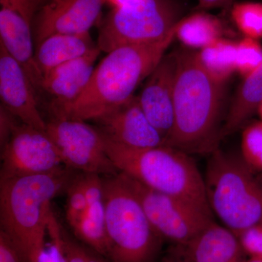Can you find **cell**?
I'll return each mask as SVG.
<instances>
[{
  "mask_svg": "<svg viewBox=\"0 0 262 262\" xmlns=\"http://www.w3.org/2000/svg\"><path fill=\"white\" fill-rule=\"evenodd\" d=\"M174 125L165 145L187 154H211L218 149L224 85L205 70L198 52L177 51Z\"/></svg>",
  "mask_w": 262,
  "mask_h": 262,
  "instance_id": "6da1fadb",
  "label": "cell"
},
{
  "mask_svg": "<svg viewBox=\"0 0 262 262\" xmlns=\"http://www.w3.org/2000/svg\"><path fill=\"white\" fill-rule=\"evenodd\" d=\"M72 170L63 166L49 173L0 180L1 232L24 262H37L46 247L53 215L51 202L75 178Z\"/></svg>",
  "mask_w": 262,
  "mask_h": 262,
  "instance_id": "7a4b0ae2",
  "label": "cell"
},
{
  "mask_svg": "<svg viewBox=\"0 0 262 262\" xmlns=\"http://www.w3.org/2000/svg\"><path fill=\"white\" fill-rule=\"evenodd\" d=\"M175 38L174 31L160 42L124 46L108 52L95 67L82 96L52 117L94 121L127 102L161 61Z\"/></svg>",
  "mask_w": 262,
  "mask_h": 262,
  "instance_id": "3957f363",
  "label": "cell"
},
{
  "mask_svg": "<svg viewBox=\"0 0 262 262\" xmlns=\"http://www.w3.org/2000/svg\"><path fill=\"white\" fill-rule=\"evenodd\" d=\"M102 136L106 154L119 173L150 189L178 196L211 211L204 177L190 155L167 145L134 149Z\"/></svg>",
  "mask_w": 262,
  "mask_h": 262,
  "instance_id": "277c9868",
  "label": "cell"
},
{
  "mask_svg": "<svg viewBox=\"0 0 262 262\" xmlns=\"http://www.w3.org/2000/svg\"><path fill=\"white\" fill-rule=\"evenodd\" d=\"M241 155L211 153L204 177L207 202L224 227L237 235L262 223V178Z\"/></svg>",
  "mask_w": 262,
  "mask_h": 262,
  "instance_id": "5b68a950",
  "label": "cell"
},
{
  "mask_svg": "<svg viewBox=\"0 0 262 262\" xmlns=\"http://www.w3.org/2000/svg\"><path fill=\"white\" fill-rule=\"evenodd\" d=\"M108 258L113 262H151L160 236L120 173L105 177Z\"/></svg>",
  "mask_w": 262,
  "mask_h": 262,
  "instance_id": "8992f818",
  "label": "cell"
},
{
  "mask_svg": "<svg viewBox=\"0 0 262 262\" xmlns=\"http://www.w3.org/2000/svg\"><path fill=\"white\" fill-rule=\"evenodd\" d=\"M179 20L167 0H130L114 7L101 24L96 43L106 53L124 46L153 44L172 34Z\"/></svg>",
  "mask_w": 262,
  "mask_h": 262,
  "instance_id": "52a82bcc",
  "label": "cell"
},
{
  "mask_svg": "<svg viewBox=\"0 0 262 262\" xmlns=\"http://www.w3.org/2000/svg\"><path fill=\"white\" fill-rule=\"evenodd\" d=\"M140 202L151 227L160 237L184 246L214 221L209 210L146 187L120 173Z\"/></svg>",
  "mask_w": 262,
  "mask_h": 262,
  "instance_id": "ba28073f",
  "label": "cell"
},
{
  "mask_svg": "<svg viewBox=\"0 0 262 262\" xmlns=\"http://www.w3.org/2000/svg\"><path fill=\"white\" fill-rule=\"evenodd\" d=\"M46 122V134L59 151L65 167L104 177L119 173L106 154L98 127L85 121L56 117Z\"/></svg>",
  "mask_w": 262,
  "mask_h": 262,
  "instance_id": "9c48e42d",
  "label": "cell"
},
{
  "mask_svg": "<svg viewBox=\"0 0 262 262\" xmlns=\"http://www.w3.org/2000/svg\"><path fill=\"white\" fill-rule=\"evenodd\" d=\"M1 146L0 180L49 173L65 166L46 131L22 122Z\"/></svg>",
  "mask_w": 262,
  "mask_h": 262,
  "instance_id": "30bf717a",
  "label": "cell"
},
{
  "mask_svg": "<svg viewBox=\"0 0 262 262\" xmlns=\"http://www.w3.org/2000/svg\"><path fill=\"white\" fill-rule=\"evenodd\" d=\"M177 66V52L165 54L146 78L142 91L137 96L148 120L163 136L165 142L174 125Z\"/></svg>",
  "mask_w": 262,
  "mask_h": 262,
  "instance_id": "8fae6325",
  "label": "cell"
},
{
  "mask_svg": "<svg viewBox=\"0 0 262 262\" xmlns=\"http://www.w3.org/2000/svg\"><path fill=\"white\" fill-rule=\"evenodd\" d=\"M107 0H50L38 14L36 46L53 34L89 33Z\"/></svg>",
  "mask_w": 262,
  "mask_h": 262,
  "instance_id": "7c38bea8",
  "label": "cell"
},
{
  "mask_svg": "<svg viewBox=\"0 0 262 262\" xmlns=\"http://www.w3.org/2000/svg\"><path fill=\"white\" fill-rule=\"evenodd\" d=\"M94 121L106 138L127 147L165 145V138L148 120L136 96Z\"/></svg>",
  "mask_w": 262,
  "mask_h": 262,
  "instance_id": "4fadbf2b",
  "label": "cell"
},
{
  "mask_svg": "<svg viewBox=\"0 0 262 262\" xmlns=\"http://www.w3.org/2000/svg\"><path fill=\"white\" fill-rule=\"evenodd\" d=\"M1 106L22 123L46 131L39 112L37 93L23 68L0 46Z\"/></svg>",
  "mask_w": 262,
  "mask_h": 262,
  "instance_id": "5bb4252c",
  "label": "cell"
},
{
  "mask_svg": "<svg viewBox=\"0 0 262 262\" xmlns=\"http://www.w3.org/2000/svg\"><path fill=\"white\" fill-rule=\"evenodd\" d=\"M98 48L58 66L43 76L42 92L52 97V115L75 102L87 88L101 53Z\"/></svg>",
  "mask_w": 262,
  "mask_h": 262,
  "instance_id": "9a60e30c",
  "label": "cell"
},
{
  "mask_svg": "<svg viewBox=\"0 0 262 262\" xmlns=\"http://www.w3.org/2000/svg\"><path fill=\"white\" fill-rule=\"evenodd\" d=\"M0 46L23 68L37 94L42 92L43 75L36 63L30 23L3 7L0 10Z\"/></svg>",
  "mask_w": 262,
  "mask_h": 262,
  "instance_id": "2e32d148",
  "label": "cell"
},
{
  "mask_svg": "<svg viewBox=\"0 0 262 262\" xmlns=\"http://www.w3.org/2000/svg\"><path fill=\"white\" fill-rule=\"evenodd\" d=\"M189 262H246L235 234L213 222L184 246Z\"/></svg>",
  "mask_w": 262,
  "mask_h": 262,
  "instance_id": "e0dca14e",
  "label": "cell"
},
{
  "mask_svg": "<svg viewBox=\"0 0 262 262\" xmlns=\"http://www.w3.org/2000/svg\"><path fill=\"white\" fill-rule=\"evenodd\" d=\"M98 48L89 33L53 34L37 45L35 60L44 76L58 66L84 56Z\"/></svg>",
  "mask_w": 262,
  "mask_h": 262,
  "instance_id": "ac0fdd59",
  "label": "cell"
},
{
  "mask_svg": "<svg viewBox=\"0 0 262 262\" xmlns=\"http://www.w3.org/2000/svg\"><path fill=\"white\" fill-rule=\"evenodd\" d=\"M262 101V65L252 74L244 77L232 100L221 139L232 135L247 122Z\"/></svg>",
  "mask_w": 262,
  "mask_h": 262,
  "instance_id": "d6986e66",
  "label": "cell"
},
{
  "mask_svg": "<svg viewBox=\"0 0 262 262\" xmlns=\"http://www.w3.org/2000/svg\"><path fill=\"white\" fill-rule=\"evenodd\" d=\"M223 27L218 18L205 13H196L179 20L176 25V38L192 49H203L222 37Z\"/></svg>",
  "mask_w": 262,
  "mask_h": 262,
  "instance_id": "ffe728a7",
  "label": "cell"
},
{
  "mask_svg": "<svg viewBox=\"0 0 262 262\" xmlns=\"http://www.w3.org/2000/svg\"><path fill=\"white\" fill-rule=\"evenodd\" d=\"M236 47L237 42L220 38L198 52V59L211 77L225 84L236 72Z\"/></svg>",
  "mask_w": 262,
  "mask_h": 262,
  "instance_id": "44dd1931",
  "label": "cell"
},
{
  "mask_svg": "<svg viewBox=\"0 0 262 262\" xmlns=\"http://www.w3.org/2000/svg\"><path fill=\"white\" fill-rule=\"evenodd\" d=\"M72 229L75 235L95 252L108 257L104 199L90 203L85 215Z\"/></svg>",
  "mask_w": 262,
  "mask_h": 262,
  "instance_id": "7402d4cb",
  "label": "cell"
},
{
  "mask_svg": "<svg viewBox=\"0 0 262 262\" xmlns=\"http://www.w3.org/2000/svg\"><path fill=\"white\" fill-rule=\"evenodd\" d=\"M231 16L244 37L262 39V3L244 2L236 3L231 10Z\"/></svg>",
  "mask_w": 262,
  "mask_h": 262,
  "instance_id": "603a6c76",
  "label": "cell"
},
{
  "mask_svg": "<svg viewBox=\"0 0 262 262\" xmlns=\"http://www.w3.org/2000/svg\"><path fill=\"white\" fill-rule=\"evenodd\" d=\"M241 157L251 170L262 173V122L247 124L241 135Z\"/></svg>",
  "mask_w": 262,
  "mask_h": 262,
  "instance_id": "cb8c5ba5",
  "label": "cell"
},
{
  "mask_svg": "<svg viewBox=\"0 0 262 262\" xmlns=\"http://www.w3.org/2000/svg\"><path fill=\"white\" fill-rule=\"evenodd\" d=\"M262 65V46L259 40L244 37L237 42L236 72L244 78Z\"/></svg>",
  "mask_w": 262,
  "mask_h": 262,
  "instance_id": "d4e9b609",
  "label": "cell"
},
{
  "mask_svg": "<svg viewBox=\"0 0 262 262\" xmlns=\"http://www.w3.org/2000/svg\"><path fill=\"white\" fill-rule=\"evenodd\" d=\"M67 191L66 217L69 225L73 228L85 215L89 208V204L79 177H75Z\"/></svg>",
  "mask_w": 262,
  "mask_h": 262,
  "instance_id": "484cf974",
  "label": "cell"
},
{
  "mask_svg": "<svg viewBox=\"0 0 262 262\" xmlns=\"http://www.w3.org/2000/svg\"><path fill=\"white\" fill-rule=\"evenodd\" d=\"M48 233H49L51 237V244L49 246L45 247L37 262H67L63 248V234L54 215L50 221Z\"/></svg>",
  "mask_w": 262,
  "mask_h": 262,
  "instance_id": "4316f807",
  "label": "cell"
},
{
  "mask_svg": "<svg viewBox=\"0 0 262 262\" xmlns=\"http://www.w3.org/2000/svg\"><path fill=\"white\" fill-rule=\"evenodd\" d=\"M244 253L251 256H262V223L245 229L236 235Z\"/></svg>",
  "mask_w": 262,
  "mask_h": 262,
  "instance_id": "83f0119b",
  "label": "cell"
},
{
  "mask_svg": "<svg viewBox=\"0 0 262 262\" xmlns=\"http://www.w3.org/2000/svg\"><path fill=\"white\" fill-rule=\"evenodd\" d=\"M1 6L17 12L31 23L35 6L32 0H0Z\"/></svg>",
  "mask_w": 262,
  "mask_h": 262,
  "instance_id": "f1b7e54d",
  "label": "cell"
},
{
  "mask_svg": "<svg viewBox=\"0 0 262 262\" xmlns=\"http://www.w3.org/2000/svg\"><path fill=\"white\" fill-rule=\"evenodd\" d=\"M67 262H88V251L63 235Z\"/></svg>",
  "mask_w": 262,
  "mask_h": 262,
  "instance_id": "f546056e",
  "label": "cell"
},
{
  "mask_svg": "<svg viewBox=\"0 0 262 262\" xmlns=\"http://www.w3.org/2000/svg\"><path fill=\"white\" fill-rule=\"evenodd\" d=\"M0 262H24L16 248L3 232H0Z\"/></svg>",
  "mask_w": 262,
  "mask_h": 262,
  "instance_id": "4dcf8cb0",
  "label": "cell"
},
{
  "mask_svg": "<svg viewBox=\"0 0 262 262\" xmlns=\"http://www.w3.org/2000/svg\"><path fill=\"white\" fill-rule=\"evenodd\" d=\"M233 0H198V8L211 9V8H225L232 4Z\"/></svg>",
  "mask_w": 262,
  "mask_h": 262,
  "instance_id": "1f68e13d",
  "label": "cell"
},
{
  "mask_svg": "<svg viewBox=\"0 0 262 262\" xmlns=\"http://www.w3.org/2000/svg\"><path fill=\"white\" fill-rule=\"evenodd\" d=\"M88 262H104L103 261L102 258L98 257L94 253H91V251H88Z\"/></svg>",
  "mask_w": 262,
  "mask_h": 262,
  "instance_id": "d6a6232c",
  "label": "cell"
},
{
  "mask_svg": "<svg viewBox=\"0 0 262 262\" xmlns=\"http://www.w3.org/2000/svg\"><path fill=\"white\" fill-rule=\"evenodd\" d=\"M129 1H130V0H107L108 3H111L114 7L125 4Z\"/></svg>",
  "mask_w": 262,
  "mask_h": 262,
  "instance_id": "836d02e7",
  "label": "cell"
},
{
  "mask_svg": "<svg viewBox=\"0 0 262 262\" xmlns=\"http://www.w3.org/2000/svg\"><path fill=\"white\" fill-rule=\"evenodd\" d=\"M246 262H262V256H251L246 260Z\"/></svg>",
  "mask_w": 262,
  "mask_h": 262,
  "instance_id": "e575fe53",
  "label": "cell"
},
{
  "mask_svg": "<svg viewBox=\"0 0 262 262\" xmlns=\"http://www.w3.org/2000/svg\"><path fill=\"white\" fill-rule=\"evenodd\" d=\"M32 1L33 3H34V5H35V6L37 7V5L41 4V3H45L46 4L50 0H32Z\"/></svg>",
  "mask_w": 262,
  "mask_h": 262,
  "instance_id": "d590c367",
  "label": "cell"
},
{
  "mask_svg": "<svg viewBox=\"0 0 262 262\" xmlns=\"http://www.w3.org/2000/svg\"><path fill=\"white\" fill-rule=\"evenodd\" d=\"M257 113L258 116H259V120H261V121L262 122V101L261 103H260L259 106H258V107L257 108Z\"/></svg>",
  "mask_w": 262,
  "mask_h": 262,
  "instance_id": "8d00e7d4",
  "label": "cell"
}]
</instances>
